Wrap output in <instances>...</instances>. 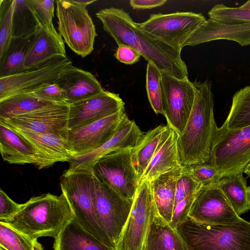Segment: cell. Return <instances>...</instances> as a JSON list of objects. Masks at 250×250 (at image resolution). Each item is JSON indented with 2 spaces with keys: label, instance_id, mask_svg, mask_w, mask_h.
I'll use <instances>...</instances> for the list:
<instances>
[{
  "label": "cell",
  "instance_id": "6da1fadb",
  "mask_svg": "<svg viewBox=\"0 0 250 250\" xmlns=\"http://www.w3.org/2000/svg\"><path fill=\"white\" fill-rule=\"evenodd\" d=\"M104 30L118 45H125L137 52L148 62L178 79L188 77L187 65L181 53L175 49L142 30L138 23L123 9L109 7L96 13Z\"/></svg>",
  "mask_w": 250,
  "mask_h": 250
},
{
  "label": "cell",
  "instance_id": "7a4b0ae2",
  "mask_svg": "<svg viewBox=\"0 0 250 250\" xmlns=\"http://www.w3.org/2000/svg\"><path fill=\"white\" fill-rule=\"evenodd\" d=\"M196 94L185 128L178 137L180 159L183 167L208 162L217 133L211 83H194Z\"/></svg>",
  "mask_w": 250,
  "mask_h": 250
},
{
  "label": "cell",
  "instance_id": "3957f363",
  "mask_svg": "<svg viewBox=\"0 0 250 250\" xmlns=\"http://www.w3.org/2000/svg\"><path fill=\"white\" fill-rule=\"evenodd\" d=\"M73 217L67 197L62 191L59 196L48 193L31 197L7 224L32 239L55 238Z\"/></svg>",
  "mask_w": 250,
  "mask_h": 250
},
{
  "label": "cell",
  "instance_id": "277c9868",
  "mask_svg": "<svg viewBox=\"0 0 250 250\" xmlns=\"http://www.w3.org/2000/svg\"><path fill=\"white\" fill-rule=\"evenodd\" d=\"M190 250H250V222L209 224L188 217L176 228Z\"/></svg>",
  "mask_w": 250,
  "mask_h": 250
},
{
  "label": "cell",
  "instance_id": "5b68a950",
  "mask_svg": "<svg viewBox=\"0 0 250 250\" xmlns=\"http://www.w3.org/2000/svg\"><path fill=\"white\" fill-rule=\"evenodd\" d=\"M96 182L92 170H66L60 177V187L67 197L77 221L90 233L111 247L98 224L95 214Z\"/></svg>",
  "mask_w": 250,
  "mask_h": 250
},
{
  "label": "cell",
  "instance_id": "8992f818",
  "mask_svg": "<svg viewBox=\"0 0 250 250\" xmlns=\"http://www.w3.org/2000/svg\"><path fill=\"white\" fill-rule=\"evenodd\" d=\"M55 3L59 33L72 51L85 57L93 51L97 36L86 7L74 0H57Z\"/></svg>",
  "mask_w": 250,
  "mask_h": 250
},
{
  "label": "cell",
  "instance_id": "52a82bcc",
  "mask_svg": "<svg viewBox=\"0 0 250 250\" xmlns=\"http://www.w3.org/2000/svg\"><path fill=\"white\" fill-rule=\"evenodd\" d=\"M208 163L222 177L244 173L250 163V126L233 131L218 127Z\"/></svg>",
  "mask_w": 250,
  "mask_h": 250
},
{
  "label": "cell",
  "instance_id": "ba28073f",
  "mask_svg": "<svg viewBox=\"0 0 250 250\" xmlns=\"http://www.w3.org/2000/svg\"><path fill=\"white\" fill-rule=\"evenodd\" d=\"M156 210L150 182L143 181L139 185L115 250H145L150 225Z\"/></svg>",
  "mask_w": 250,
  "mask_h": 250
},
{
  "label": "cell",
  "instance_id": "9c48e42d",
  "mask_svg": "<svg viewBox=\"0 0 250 250\" xmlns=\"http://www.w3.org/2000/svg\"><path fill=\"white\" fill-rule=\"evenodd\" d=\"M206 20L201 13L177 12L151 14L146 21L138 25L142 30L181 53L186 42Z\"/></svg>",
  "mask_w": 250,
  "mask_h": 250
},
{
  "label": "cell",
  "instance_id": "30bf717a",
  "mask_svg": "<svg viewBox=\"0 0 250 250\" xmlns=\"http://www.w3.org/2000/svg\"><path fill=\"white\" fill-rule=\"evenodd\" d=\"M162 106L167 125L178 135L183 132L194 102L196 87L186 77L178 79L161 72Z\"/></svg>",
  "mask_w": 250,
  "mask_h": 250
},
{
  "label": "cell",
  "instance_id": "8fae6325",
  "mask_svg": "<svg viewBox=\"0 0 250 250\" xmlns=\"http://www.w3.org/2000/svg\"><path fill=\"white\" fill-rule=\"evenodd\" d=\"M133 202L96 178L94 199L96 218L101 229L114 249L129 215Z\"/></svg>",
  "mask_w": 250,
  "mask_h": 250
},
{
  "label": "cell",
  "instance_id": "7c38bea8",
  "mask_svg": "<svg viewBox=\"0 0 250 250\" xmlns=\"http://www.w3.org/2000/svg\"><path fill=\"white\" fill-rule=\"evenodd\" d=\"M132 150L113 152L101 158L92 171L101 182L127 200H134L139 186L132 160Z\"/></svg>",
  "mask_w": 250,
  "mask_h": 250
},
{
  "label": "cell",
  "instance_id": "4fadbf2b",
  "mask_svg": "<svg viewBox=\"0 0 250 250\" xmlns=\"http://www.w3.org/2000/svg\"><path fill=\"white\" fill-rule=\"evenodd\" d=\"M125 114V109L122 110L90 124L68 130L66 140L73 157L89 153L109 140L117 131Z\"/></svg>",
  "mask_w": 250,
  "mask_h": 250
},
{
  "label": "cell",
  "instance_id": "5bb4252c",
  "mask_svg": "<svg viewBox=\"0 0 250 250\" xmlns=\"http://www.w3.org/2000/svg\"><path fill=\"white\" fill-rule=\"evenodd\" d=\"M144 134L135 122L130 120L126 113L113 136L104 144L92 151L73 157L69 162L68 171L92 170L94 165L109 153L132 150Z\"/></svg>",
  "mask_w": 250,
  "mask_h": 250
},
{
  "label": "cell",
  "instance_id": "9a60e30c",
  "mask_svg": "<svg viewBox=\"0 0 250 250\" xmlns=\"http://www.w3.org/2000/svg\"><path fill=\"white\" fill-rule=\"evenodd\" d=\"M188 217L199 223L209 224H228L241 218L234 210L218 185L200 189Z\"/></svg>",
  "mask_w": 250,
  "mask_h": 250
},
{
  "label": "cell",
  "instance_id": "2e32d148",
  "mask_svg": "<svg viewBox=\"0 0 250 250\" xmlns=\"http://www.w3.org/2000/svg\"><path fill=\"white\" fill-rule=\"evenodd\" d=\"M71 65L70 58H59L35 69L0 78V101L44 84L54 83L60 73Z\"/></svg>",
  "mask_w": 250,
  "mask_h": 250
},
{
  "label": "cell",
  "instance_id": "e0dca14e",
  "mask_svg": "<svg viewBox=\"0 0 250 250\" xmlns=\"http://www.w3.org/2000/svg\"><path fill=\"white\" fill-rule=\"evenodd\" d=\"M69 104H57L25 114L0 118V123L39 133H50L67 138Z\"/></svg>",
  "mask_w": 250,
  "mask_h": 250
},
{
  "label": "cell",
  "instance_id": "ac0fdd59",
  "mask_svg": "<svg viewBox=\"0 0 250 250\" xmlns=\"http://www.w3.org/2000/svg\"><path fill=\"white\" fill-rule=\"evenodd\" d=\"M125 109L119 95L108 91L69 104L68 129H72Z\"/></svg>",
  "mask_w": 250,
  "mask_h": 250
},
{
  "label": "cell",
  "instance_id": "d6986e66",
  "mask_svg": "<svg viewBox=\"0 0 250 250\" xmlns=\"http://www.w3.org/2000/svg\"><path fill=\"white\" fill-rule=\"evenodd\" d=\"M0 124L13 130L34 147L40 158V169L59 162L69 163L73 157L66 138L64 136L50 133H39Z\"/></svg>",
  "mask_w": 250,
  "mask_h": 250
},
{
  "label": "cell",
  "instance_id": "ffe728a7",
  "mask_svg": "<svg viewBox=\"0 0 250 250\" xmlns=\"http://www.w3.org/2000/svg\"><path fill=\"white\" fill-rule=\"evenodd\" d=\"M55 83L63 92L69 104L86 100L104 91L92 73L73 65L62 70Z\"/></svg>",
  "mask_w": 250,
  "mask_h": 250
},
{
  "label": "cell",
  "instance_id": "44dd1931",
  "mask_svg": "<svg viewBox=\"0 0 250 250\" xmlns=\"http://www.w3.org/2000/svg\"><path fill=\"white\" fill-rule=\"evenodd\" d=\"M64 41L57 31L39 27L32 36L24 62L26 70L35 69L57 58H66Z\"/></svg>",
  "mask_w": 250,
  "mask_h": 250
},
{
  "label": "cell",
  "instance_id": "7402d4cb",
  "mask_svg": "<svg viewBox=\"0 0 250 250\" xmlns=\"http://www.w3.org/2000/svg\"><path fill=\"white\" fill-rule=\"evenodd\" d=\"M219 40L234 41L242 46L250 44V23L228 24L209 19L188 39L183 47Z\"/></svg>",
  "mask_w": 250,
  "mask_h": 250
},
{
  "label": "cell",
  "instance_id": "603a6c76",
  "mask_svg": "<svg viewBox=\"0 0 250 250\" xmlns=\"http://www.w3.org/2000/svg\"><path fill=\"white\" fill-rule=\"evenodd\" d=\"M178 134L170 128L150 161L139 184L143 181L151 182L167 172L183 167L178 147Z\"/></svg>",
  "mask_w": 250,
  "mask_h": 250
},
{
  "label": "cell",
  "instance_id": "cb8c5ba5",
  "mask_svg": "<svg viewBox=\"0 0 250 250\" xmlns=\"http://www.w3.org/2000/svg\"><path fill=\"white\" fill-rule=\"evenodd\" d=\"M0 151L10 164H32L40 169V160L34 147L10 128L0 124Z\"/></svg>",
  "mask_w": 250,
  "mask_h": 250
},
{
  "label": "cell",
  "instance_id": "d4e9b609",
  "mask_svg": "<svg viewBox=\"0 0 250 250\" xmlns=\"http://www.w3.org/2000/svg\"><path fill=\"white\" fill-rule=\"evenodd\" d=\"M54 250H115L85 230L73 218L55 238Z\"/></svg>",
  "mask_w": 250,
  "mask_h": 250
},
{
  "label": "cell",
  "instance_id": "484cf974",
  "mask_svg": "<svg viewBox=\"0 0 250 250\" xmlns=\"http://www.w3.org/2000/svg\"><path fill=\"white\" fill-rule=\"evenodd\" d=\"M145 250H190L176 228L155 213L150 225Z\"/></svg>",
  "mask_w": 250,
  "mask_h": 250
},
{
  "label": "cell",
  "instance_id": "4316f807",
  "mask_svg": "<svg viewBox=\"0 0 250 250\" xmlns=\"http://www.w3.org/2000/svg\"><path fill=\"white\" fill-rule=\"evenodd\" d=\"M183 168L165 173L150 182L157 210L169 224L173 215L176 185Z\"/></svg>",
  "mask_w": 250,
  "mask_h": 250
},
{
  "label": "cell",
  "instance_id": "83f0119b",
  "mask_svg": "<svg viewBox=\"0 0 250 250\" xmlns=\"http://www.w3.org/2000/svg\"><path fill=\"white\" fill-rule=\"evenodd\" d=\"M170 127L159 125L144 132L138 145L132 149V160L139 185L140 180L163 140L168 134Z\"/></svg>",
  "mask_w": 250,
  "mask_h": 250
},
{
  "label": "cell",
  "instance_id": "f1b7e54d",
  "mask_svg": "<svg viewBox=\"0 0 250 250\" xmlns=\"http://www.w3.org/2000/svg\"><path fill=\"white\" fill-rule=\"evenodd\" d=\"M243 173L223 177L218 183L219 187L239 216L250 209L247 180Z\"/></svg>",
  "mask_w": 250,
  "mask_h": 250
},
{
  "label": "cell",
  "instance_id": "f546056e",
  "mask_svg": "<svg viewBox=\"0 0 250 250\" xmlns=\"http://www.w3.org/2000/svg\"><path fill=\"white\" fill-rule=\"evenodd\" d=\"M57 104L21 93L0 101V118H8L21 115Z\"/></svg>",
  "mask_w": 250,
  "mask_h": 250
},
{
  "label": "cell",
  "instance_id": "4dcf8cb0",
  "mask_svg": "<svg viewBox=\"0 0 250 250\" xmlns=\"http://www.w3.org/2000/svg\"><path fill=\"white\" fill-rule=\"evenodd\" d=\"M32 36L13 38L3 60L0 62V78L18 74L27 71L24 62L32 42Z\"/></svg>",
  "mask_w": 250,
  "mask_h": 250
},
{
  "label": "cell",
  "instance_id": "1f68e13d",
  "mask_svg": "<svg viewBox=\"0 0 250 250\" xmlns=\"http://www.w3.org/2000/svg\"><path fill=\"white\" fill-rule=\"evenodd\" d=\"M249 126H250V85L240 89L233 95L229 113L221 127L233 131Z\"/></svg>",
  "mask_w": 250,
  "mask_h": 250
},
{
  "label": "cell",
  "instance_id": "d6a6232c",
  "mask_svg": "<svg viewBox=\"0 0 250 250\" xmlns=\"http://www.w3.org/2000/svg\"><path fill=\"white\" fill-rule=\"evenodd\" d=\"M13 38H30L39 27L26 0H15L13 16Z\"/></svg>",
  "mask_w": 250,
  "mask_h": 250
},
{
  "label": "cell",
  "instance_id": "836d02e7",
  "mask_svg": "<svg viewBox=\"0 0 250 250\" xmlns=\"http://www.w3.org/2000/svg\"><path fill=\"white\" fill-rule=\"evenodd\" d=\"M0 246L7 250H44L37 239H32L0 222Z\"/></svg>",
  "mask_w": 250,
  "mask_h": 250
},
{
  "label": "cell",
  "instance_id": "e575fe53",
  "mask_svg": "<svg viewBox=\"0 0 250 250\" xmlns=\"http://www.w3.org/2000/svg\"><path fill=\"white\" fill-rule=\"evenodd\" d=\"M15 0L0 1V62L4 59L13 39Z\"/></svg>",
  "mask_w": 250,
  "mask_h": 250
},
{
  "label": "cell",
  "instance_id": "d590c367",
  "mask_svg": "<svg viewBox=\"0 0 250 250\" xmlns=\"http://www.w3.org/2000/svg\"><path fill=\"white\" fill-rule=\"evenodd\" d=\"M146 90L149 104L156 114L164 115L162 106L161 72L147 62L146 72Z\"/></svg>",
  "mask_w": 250,
  "mask_h": 250
},
{
  "label": "cell",
  "instance_id": "8d00e7d4",
  "mask_svg": "<svg viewBox=\"0 0 250 250\" xmlns=\"http://www.w3.org/2000/svg\"><path fill=\"white\" fill-rule=\"evenodd\" d=\"M209 19L228 24L250 23V10L223 4L214 5L208 11Z\"/></svg>",
  "mask_w": 250,
  "mask_h": 250
},
{
  "label": "cell",
  "instance_id": "74e56055",
  "mask_svg": "<svg viewBox=\"0 0 250 250\" xmlns=\"http://www.w3.org/2000/svg\"><path fill=\"white\" fill-rule=\"evenodd\" d=\"M182 170L202 188L218 185L222 178L218 169L208 162L185 167Z\"/></svg>",
  "mask_w": 250,
  "mask_h": 250
},
{
  "label": "cell",
  "instance_id": "f35d334b",
  "mask_svg": "<svg viewBox=\"0 0 250 250\" xmlns=\"http://www.w3.org/2000/svg\"><path fill=\"white\" fill-rule=\"evenodd\" d=\"M27 4L35 16L39 27L56 31L52 20L54 16V0H26Z\"/></svg>",
  "mask_w": 250,
  "mask_h": 250
},
{
  "label": "cell",
  "instance_id": "ab89813d",
  "mask_svg": "<svg viewBox=\"0 0 250 250\" xmlns=\"http://www.w3.org/2000/svg\"><path fill=\"white\" fill-rule=\"evenodd\" d=\"M39 99L60 104H68L64 94L54 82L44 84L25 92Z\"/></svg>",
  "mask_w": 250,
  "mask_h": 250
},
{
  "label": "cell",
  "instance_id": "60d3db41",
  "mask_svg": "<svg viewBox=\"0 0 250 250\" xmlns=\"http://www.w3.org/2000/svg\"><path fill=\"white\" fill-rule=\"evenodd\" d=\"M197 193L187 196L174 205L172 220L170 224L173 228H176L187 220Z\"/></svg>",
  "mask_w": 250,
  "mask_h": 250
},
{
  "label": "cell",
  "instance_id": "b9f144b4",
  "mask_svg": "<svg viewBox=\"0 0 250 250\" xmlns=\"http://www.w3.org/2000/svg\"><path fill=\"white\" fill-rule=\"evenodd\" d=\"M22 204H18L12 200L2 189L0 190V222L8 223L21 210Z\"/></svg>",
  "mask_w": 250,
  "mask_h": 250
},
{
  "label": "cell",
  "instance_id": "7bdbcfd3",
  "mask_svg": "<svg viewBox=\"0 0 250 250\" xmlns=\"http://www.w3.org/2000/svg\"><path fill=\"white\" fill-rule=\"evenodd\" d=\"M115 57L121 62L132 64L139 60L141 55L130 47L120 44L115 53Z\"/></svg>",
  "mask_w": 250,
  "mask_h": 250
},
{
  "label": "cell",
  "instance_id": "ee69618b",
  "mask_svg": "<svg viewBox=\"0 0 250 250\" xmlns=\"http://www.w3.org/2000/svg\"><path fill=\"white\" fill-rule=\"evenodd\" d=\"M167 0H131L130 6L134 9H150L162 6Z\"/></svg>",
  "mask_w": 250,
  "mask_h": 250
},
{
  "label": "cell",
  "instance_id": "f6af8a7d",
  "mask_svg": "<svg viewBox=\"0 0 250 250\" xmlns=\"http://www.w3.org/2000/svg\"><path fill=\"white\" fill-rule=\"evenodd\" d=\"M78 4L86 7L87 5L91 4L92 3L96 1L95 0H74Z\"/></svg>",
  "mask_w": 250,
  "mask_h": 250
},
{
  "label": "cell",
  "instance_id": "bcb514c9",
  "mask_svg": "<svg viewBox=\"0 0 250 250\" xmlns=\"http://www.w3.org/2000/svg\"><path fill=\"white\" fill-rule=\"evenodd\" d=\"M240 7L244 9L250 10V0H248Z\"/></svg>",
  "mask_w": 250,
  "mask_h": 250
},
{
  "label": "cell",
  "instance_id": "7dc6e473",
  "mask_svg": "<svg viewBox=\"0 0 250 250\" xmlns=\"http://www.w3.org/2000/svg\"><path fill=\"white\" fill-rule=\"evenodd\" d=\"M244 173H246L248 177H250V163L245 167Z\"/></svg>",
  "mask_w": 250,
  "mask_h": 250
},
{
  "label": "cell",
  "instance_id": "c3c4849f",
  "mask_svg": "<svg viewBox=\"0 0 250 250\" xmlns=\"http://www.w3.org/2000/svg\"><path fill=\"white\" fill-rule=\"evenodd\" d=\"M247 191H248L249 203V205H250V186L248 187Z\"/></svg>",
  "mask_w": 250,
  "mask_h": 250
},
{
  "label": "cell",
  "instance_id": "681fc988",
  "mask_svg": "<svg viewBox=\"0 0 250 250\" xmlns=\"http://www.w3.org/2000/svg\"><path fill=\"white\" fill-rule=\"evenodd\" d=\"M0 250H7L5 248L0 246Z\"/></svg>",
  "mask_w": 250,
  "mask_h": 250
}]
</instances>
